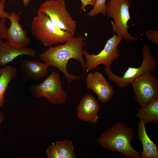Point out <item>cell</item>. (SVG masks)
<instances>
[{
    "mask_svg": "<svg viewBox=\"0 0 158 158\" xmlns=\"http://www.w3.org/2000/svg\"><path fill=\"white\" fill-rule=\"evenodd\" d=\"M84 38L82 36L72 37L63 45L50 46L39 55L40 59L48 66L57 68L69 83L79 80L84 76H76L70 74L67 66L69 60L74 59L80 63L82 71H85L83 57Z\"/></svg>",
    "mask_w": 158,
    "mask_h": 158,
    "instance_id": "obj_1",
    "label": "cell"
},
{
    "mask_svg": "<svg viewBox=\"0 0 158 158\" xmlns=\"http://www.w3.org/2000/svg\"><path fill=\"white\" fill-rule=\"evenodd\" d=\"M135 135L131 128L119 121L102 133L96 142L106 149L119 152L126 157L140 158L141 153L131 144Z\"/></svg>",
    "mask_w": 158,
    "mask_h": 158,
    "instance_id": "obj_2",
    "label": "cell"
},
{
    "mask_svg": "<svg viewBox=\"0 0 158 158\" xmlns=\"http://www.w3.org/2000/svg\"><path fill=\"white\" fill-rule=\"evenodd\" d=\"M32 35L45 47L63 43L73 36L57 27L47 16L37 14L31 24Z\"/></svg>",
    "mask_w": 158,
    "mask_h": 158,
    "instance_id": "obj_3",
    "label": "cell"
},
{
    "mask_svg": "<svg viewBox=\"0 0 158 158\" xmlns=\"http://www.w3.org/2000/svg\"><path fill=\"white\" fill-rule=\"evenodd\" d=\"M142 55L143 60L140 66L138 68L129 66L122 77L114 74L111 68L104 67L105 73L109 80L121 88H126L139 76L147 73H153L157 68V61L151 52L150 47L145 43L143 44Z\"/></svg>",
    "mask_w": 158,
    "mask_h": 158,
    "instance_id": "obj_4",
    "label": "cell"
},
{
    "mask_svg": "<svg viewBox=\"0 0 158 158\" xmlns=\"http://www.w3.org/2000/svg\"><path fill=\"white\" fill-rule=\"evenodd\" d=\"M37 14L47 16L59 28L74 36L77 21L67 10L65 0H48L41 4Z\"/></svg>",
    "mask_w": 158,
    "mask_h": 158,
    "instance_id": "obj_5",
    "label": "cell"
},
{
    "mask_svg": "<svg viewBox=\"0 0 158 158\" xmlns=\"http://www.w3.org/2000/svg\"><path fill=\"white\" fill-rule=\"evenodd\" d=\"M131 6L130 0H110L106 10V15L114 20L111 23L114 34L128 42L138 38L130 35L128 30L129 27L128 23L131 19L129 11Z\"/></svg>",
    "mask_w": 158,
    "mask_h": 158,
    "instance_id": "obj_6",
    "label": "cell"
},
{
    "mask_svg": "<svg viewBox=\"0 0 158 158\" xmlns=\"http://www.w3.org/2000/svg\"><path fill=\"white\" fill-rule=\"evenodd\" d=\"M28 90L34 97H44L53 105L64 104L67 98V95L63 89L59 75L54 71L41 83L30 85Z\"/></svg>",
    "mask_w": 158,
    "mask_h": 158,
    "instance_id": "obj_7",
    "label": "cell"
},
{
    "mask_svg": "<svg viewBox=\"0 0 158 158\" xmlns=\"http://www.w3.org/2000/svg\"><path fill=\"white\" fill-rule=\"evenodd\" d=\"M122 37L114 34L107 41L103 50L97 54H89L86 47L83 51L86 61L85 68L87 72L96 68L99 65L102 64L105 67L111 68L114 60L120 56L118 46L121 42Z\"/></svg>",
    "mask_w": 158,
    "mask_h": 158,
    "instance_id": "obj_8",
    "label": "cell"
},
{
    "mask_svg": "<svg viewBox=\"0 0 158 158\" xmlns=\"http://www.w3.org/2000/svg\"><path fill=\"white\" fill-rule=\"evenodd\" d=\"M135 100L141 107L158 98V80L155 75L147 73L131 83Z\"/></svg>",
    "mask_w": 158,
    "mask_h": 158,
    "instance_id": "obj_9",
    "label": "cell"
},
{
    "mask_svg": "<svg viewBox=\"0 0 158 158\" xmlns=\"http://www.w3.org/2000/svg\"><path fill=\"white\" fill-rule=\"evenodd\" d=\"M20 17L16 13L12 12L8 18L10 24L7 29L6 43L10 46L18 49L27 47L31 41L20 23Z\"/></svg>",
    "mask_w": 158,
    "mask_h": 158,
    "instance_id": "obj_10",
    "label": "cell"
},
{
    "mask_svg": "<svg viewBox=\"0 0 158 158\" xmlns=\"http://www.w3.org/2000/svg\"><path fill=\"white\" fill-rule=\"evenodd\" d=\"M87 87L98 96V100L103 103L110 101L114 93V88L103 75L98 71L89 73L86 78Z\"/></svg>",
    "mask_w": 158,
    "mask_h": 158,
    "instance_id": "obj_11",
    "label": "cell"
},
{
    "mask_svg": "<svg viewBox=\"0 0 158 158\" xmlns=\"http://www.w3.org/2000/svg\"><path fill=\"white\" fill-rule=\"evenodd\" d=\"M100 109L98 101L92 95L87 94L78 104L76 114L80 120L95 124L99 118L98 113Z\"/></svg>",
    "mask_w": 158,
    "mask_h": 158,
    "instance_id": "obj_12",
    "label": "cell"
},
{
    "mask_svg": "<svg viewBox=\"0 0 158 158\" xmlns=\"http://www.w3.org/2000/svg\"><path fill=\"white\" fill-rule=\"evenodd\" d=\"M22 74V81L38 80L45 77L49 66L44 63L35 60L21 59L20 60Z\"/></svg>",
    "mask_w": 158,
    "mask_h": 158,
    "instance_id": "obj_13",
    "label": "cell"
},
{
    "mask_svg": "<svg viewBox=\"0 0 158 158\" xmlns=\"http://www.w3.org/2000/svg\"><path fill=\"white\" fill-rule=\"evenodd\" d=\"M25 55L33 58L37 56V51L28 47L22 49L13 47L3 40H0V66H3L12 61L18 56Z\"/></svg>",
    "mask_w": 158,
    "mask_h": 158,
    "instance_id": "obj_14",
    "label": "cell"
},
{
    "mask_svg": "<svg viewBox=\"0 0 158 158\" xmlns=\"http://www.w3.org/2000/svg\"><path fill=\"white\" fill-rule=\"evenodd\" d=\"M138 123V138L141 142L143 147L140 158H158V146L148 135L145 128L146 123L140 120Z\"/></svg>",
    "mask_w": 158,
    "mask_h": 158,
    "instance_id": "obj_15",
    "label": "cell"
},
{
    "mask_svg": "<svg viewBox=\"0 0 158 158\" xmlns=\"http://www.w3.org/2000/svg\"><path fill=\"white\" fill-rule=\"evenodd\" d=\"M135 116L145 123H158V98L154 99L138 110Z\"/></svg>",
    "mask_w": 158,
    "mask_h": 158,
    "instance_id": "obj_16",
    "label": "cell"
},
{
    "mask_svg": "<svg viewBox=\"0 0 158 158\" xmlns=\"http://www.w3.org/2000/svg\"><path fill=\"white\" fill-rule=\"evenodd\" d=\"M17 68L10 65H7L2 68L0 76V107L4 102L5 92L9 83L16 76Z\"/></svg>",
    "mask_w": 158,
    "mask_h": 158,
    "instance_id": "obj_17",
    "label": "cell"
},
{
    "mask_svg": "<svg viewBox=\"0 0 158 158\" xmlns=\"http://www.w3.org/2000/svg\"><path fill=\"white\" fill-rule=\"evenodd\" d=\"M55 143L62 158L76 157L72 141L66 139L56 141Z\"/></svg>",
    "mask_w": 158,
    "mask_h": 158,
    "instance_id": "obj_18",
    "label": "cell"
},
{
    "mask_svg": "<svg viewBox=\"0 0 158 158\" xmlns=\"http://www.w3.org/2000/svg\"><path fill=\"white\" fill-rule=\"evenodd\" d=\"M107 0H96L94 6L88 12V15L93 17L101 13L104 16H106L107 7L106 2Z\"/></svg>",
    "mask_w": 158,
    "mask_h": 158,
    "instance_id": "obj_19",
    "label": "cell"
},
{
    "mask_svg": "<svg viewBox=\"0 0 158 158\" xmlns=\"http://www.w3.org/2000/svg\"><path fill=\"white\" fill-rule=\"evenodd\" d=\"M46 153L49 158H62L54 142L47 147Z\"/></svg>",
    "mask_w": 158,
    "mask_h": 158,
    "instance_id": "obj_20",
    "label": "cell"
},
{
    "mask_svg": "<svg viewBox=\"0 0 158 158\" xmlns=\"http://www.w3.org/2000/svg\"><path fill=\"white\" fill-rule=\"evenodd\" d=\"M6 19L5 17L1 18L0 20V40L6 39L8 28L6 26Z\"/></svg>",
    "mask_w": 158,
    "mask_h": 158,
    "instance_id": "obj_21",
    "label": "cell"
},
{
    "mask_svg": "<svg viewBox=\"0 0 158 158\" xmlns=\"http://www.w3.org/2000/svg\"><path fill=\"white\" fill-rule=\"evenodd\" d=\"M147 39L151 42L158 44V31L150 29L146 32Z\"/></svg>",
    "mask_w": 158,
    "mask_h": 158,
    "instance_id": "obj_22",
    "label": "cell"
},
{
    "mask_svg": "<svg viewBox=\"0 0 158 158\" xmlns=\"http://www.w3.org/2000/svg\"><path fill=\"white\" fill-rule=\"evenodd\" d=\"M81 3V11H85V8L88 5H90L93 7L96 0H80Z\"/></svg>",
    "mask_w": 158,
    "mask_h": 158,
    "instance_id": "obj_23",
    "label": "cell"
},
{
    "mask_svg": "<svg viewBox=\"0 0 158 158\" xmlns=\"http://www.w3.org/2000/svg\"><path fill=\"white\" fill-rule=\"evenodd\" d=\"M5 0H1L0 2V18L5 17L8 18L10 13L6 12L4 10Z\"/></svg>",
    "mask_w": 158,
    "mask_h": 158,
    "instance_id": "obj_24",
    "label": "cell"
},
{
    "mask_svg": "<svg viewBox=\"0 0 158 158\" xmlns=\"http://www.w3.org/2000/svg\"><path fill=\"white\" fill-rule=\"evenodd\" d=\"M5 119V116L3 111H0V128L2 123Z\"/></svg>",
    "mask_w": 158,
    "mask_h": 158,
    "instance_id": "obj_25",
    "label": "cell"
},
{
    "mask_svg": "<svg viewBox=\"0 0 158 158\" xmlns=\"http://www.w3.org/2000/svg\"><path fill=\"white\" fill-rule=\"evenodd\" d=\"M31 0H23V4L25 7H27Z\"/></svg>",
    "mask_w": 158,
    "mask_h": 158,
    "instance_id": "obj_26",
    "label": "cell"
},
{
    "mask_svg": "<svg viewBox=\"0 0 158 158\" xmlns=\"http://www.w3.org/2000/svg\"><path fill=\"white\" fill-rule=\"evenodd\" d=\"M1 71H2V68H1L0 66V76H1Z\"/></svg>",
    "mask_w": 158,
    "mask_h": 158,
    "instance_id": "obj_27",
    "label": "cell"
},
{
    "mask_svg": "<svg viewBox=\"0 0 158 158\" xmlns=\"http://www.w3.org/2000/svg\"><path fill=\"white\" fill-rule=\"evenodd\" d=\"M1 0H0V2H1Z\"/></svg>",
    "mask_w": 158,
    "mask_h": 158,
    "instance_id": "obj_28",
    "label": "cell"
}]
</instances>
